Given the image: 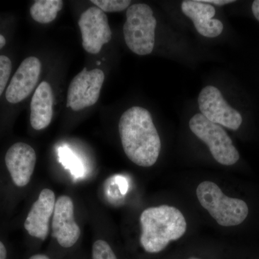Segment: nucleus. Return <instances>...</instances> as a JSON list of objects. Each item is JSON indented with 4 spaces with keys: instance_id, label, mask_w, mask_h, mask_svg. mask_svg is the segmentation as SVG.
Segmentation results:
<instances>
[{
    "instance_id": "1",
    "label": "nucleus",
    "mask_w": 259,
    "mask_h": 259,
    "mask_svg": "<svg viewBox=\"0 0 259 259\" xmlns=\"http://www.w3.org/2000/svg\"><path fill=\"white\" fill-rule=\"evenodd\" d=\"M119 134L126 156L135 164L152 166L161 151L159 135L151 113L141 107L126 110L119 121Z\"/></svg>"
},
{
    "instance_id": "2",
    "label": "nucleus",
    "mask_w": 259,
    "mask_h": 259,
    "mask_svg": "<svg viewBox=\"0 0 259 259\" xmlns=\"http://www.w3.org/2000/svg\"><path fill=\"white\" fill-rule=\"evenodd\" d=\"M140 243L150 253L162 251L170 242L182 238L187 231V222L182 212L166 204L144 209L140 216Z\"/></svg>"
},
{
    "instance_id": "3",
    "label": "nucleus",
    "mask_w": 259,
    "mask_h": 259,
    "mask_svg": "<svg viewBox=\"0 0 259 259\" xmlns=\"http://www.w3.org/2000/svg\"><path fill=\"white\" fill-rule=\"evenodd\" d=\"M196 194L202 207L220 226H238L248 217V207L244 201L228 197L214 182H201Z\"/></svg>"
},
{
    "instance_id": "4",
    "label": "nucleus",
    "mask_w": 259,
    "mask_h": 259,
    "mask_svg": "<svg viewBox=\"0 0 259 259\" xmlns=\"http://www.w3.org/2000/svg\"><path fill=\"white\" fill-rule=\"evenodd\" d=\"M157 21L149 5L137 3L126 12L124 39L130 50L139 56L151 54L154 49Z\"/></svg>"
},
{
    "instance_id": "5",
    "label": "nucleus",
    "mask_w": 259,
    "mask_h": 259,
    "mask_svg": "<svg viewBox=\"0 0 259 259\" xmlns=\"http://www.w3.org/2000/svg\"><path fill=\"white\" fill-rule=\"evenodd\" d=\"M191 131L208 146L215 161L225 166H231L238 161L240 154L233 141L221 125L213 123L201 113L194 115L190 120Z\"/></svg>"
},
{
    "instance_id": "6",
    "label": "nucleus",
    "mask_w": 259,
    "mask_h": 259,
    "mask_svg": "<svg viewBox=\"0 0 259 259\" xmlns=\"http://www.w3.org/2000/svg\"><path fill=\"white\" fill-rule=\"evenodd\" d=\"M105 74L101 69L88 71L86 67L70 83L67 94V107L79 111L93 106L98 101Z\"/></svg>"
},
{
    "instance_id": "7",
    "label": "nucleus",
    "mask_w": 259,
    "mask_h": 259,
    "mask_svg": "<svg viewBox=\"0 0 259 259\" xmlns=\"http://www.w3.org/2000/svg\"><path fill=\"white\" fill-rule=\"evenodd\" d=\"M198 105L201 114L213 123L233 131H236L241 125L243 118L241 114L228 105L215 87L209 85L202 89L199 95Z\"/></svg>"
},
{
    "instance_id": "8",
    "label": "nucleus",
    "mask_w": 259,
    "mask_h": 259,
    "mask_svg": "<svg viewBox=\"0 0 259 259\" xmlns=\"http://www.w3.org/2000/svg\"><path fill=\"white\" fill-rule=\"evenodd\" d=\"M82 46L87 52L97 54L105 44L110 41L112 31L105 13L97 7L83 12L79 20Z\"/></svg>"
},
{
    "instance_id": "9",
    "label": "nucleus",
    "mask_w": 259,
    "mask_h": 259,
    "mask_svg": "<svg viewBox=\"0 0 259 259\" xmlns=\"http://www.w3.org/2000/svg\"><path fill=\"white\" fill-rule=\"evenodd\" d=\"M53 237L64 248L74 246L81 236V229L74 218V204L67 195L56 199L52 217Z\"/></svg>"
},
{
    "instance_id": "10",
    "label": "nucleus",
    "mask_w": 259,
    "mask_h": 259,
    "mask_svg": "<svg viewBox=\"0 0 259 259\" xmlns=\"http://www.w3.org/2000/svg\"><path fill=\"white\" fill-rule=\"evenodd\" d=\"M56 201L55 193L50 189H44L39 194L24 223V228L30 236L42 241L47 239Z\"/></svg>"
},
{
    "instance_id": "11",
    "label": "nucleus",
    "mask_w": 259,
    "mask_h": 259,
    "mask_svg": "<svg viewBox=\"0 0 259 259\" xmlns=\"http://www.w3.org/2000/svg\"><path fill=\"white\" fill-rule=\"evenodd\" d=\"M36 160L35 150L25 143H16L8 149L5 155V164L15 185L24 187L28 185Z\"/></svg>"
},
{
    "instance_id": "12",
    "label": "nucleus",
    "mask_w": 259,
    "mask_h": 259,
    "mask_svg": "<svg viewBox=\"0 0 259 259\" xmlns=\"http://www.w3.org/2000/svg\"><path fill=\"white\" fill-rule=\"evenodd\" d=\"M40 71L41 63L37 58L30 56L23 61L7 89V100L17 104L26 99L38 82Z\"/></svg>"
},
{
    "instance_id": "13",
    "label": "nucleus",
    "mask_w": 259,
    "mask_h": 259,
    "mask_svg": "<svg viewBox=\"0 0 259 259\" xmlns=\"http://www.w3.org/2000/svg\"><path fill=\"white\" fill-rule=\"evenodd\" d=\"M182 10L193 22L196 30L202 36L215 37L223 32V24L214 19L216 11L212 5L202 1L186 0L182 3Z\"/></svg>"
},
{
    "instance_id": "14",
    "label": "nucleus",
    "mask_w": 259,
    "mask_h": 259,
    "mask_svg": "<svg viewBox=\"0 0 259 259\" xmlns=\"http://www.w3.org/2000/svg\"><path fill=\"white\" fill-rule=\"evenodd\" d=\"M53 92L47 81L39 84L30 103V124L32 128L40 131L50 125L53 117Z\"/></svg>"
},
{
    "instance_id": "15",
    "label": "nucleus",
    "mask_w": 259,
    "mask_h": 259,
    "mask_svg": "<svg viewBox=\"0 0 259 259\" xmlns=\"http://www.w3.org/2000/svg\"><path fill=\"white\" fill-rule=\"evenodd\" d=\"M63 5L61 0H37L30 8V15L37 23H50L55 20Z\"/></svg>"
},
{
    "instance_id": "16",
    "label": "nucleus",
    "mask_w": 259,
    "mask_h": 259,
    "mask_svg": "<svg viewBox=\"0 0 259 259\" xmlns=\"http://www.w3.org/2000/svg\"><path fill=\"white\" fill-rule=\"evenodd\" d=\"M92 3L96 5L105 13H117L123 11L131 4L130 0H92Z\"/></svg>"
},
{
    "instance_id": "17",
    "label": "nucleus",
    "mask_w": 259,
    "mask_h": 259,
    "mask_svg": "<svg viewBox=\"0 0 259 259\" xmlns=\"http://www.w3.org/2000/svg\"><path fill=\"white\" fill-rule=\"evenodd\" d=\"M92 259H118L110 245L104 240H97L92 248Z\"/></svg>"
},
{
    "instance_id": "18",
    "label": "nucleus",
    "mask_w": 259,
    "mask_h": 259,
    "mask_svg": "<svg viewBox=\"0 0 259 259\" xmlns=\"http://www.w3.org/2000/svg\"><path fill=\"white\" fill-rule=\"evenodd\" d=\"M12 62L6 56L0 55V97L3 95L10 79Z\"/></svg>"
},
{
    "instance_id": "19",
    "label": "nucleus",
    "mask_w": 259,
    "mask_h": 259,
    "mask_svg": "<svg viewBox=\"0 0 259 259\" xmlns=\"http://www.w3.org/2000/svg\"><path fill=\"white\" fill-rule=\"evenodd\" d=\"M202 2L204 3H207V4L215 5H218V6H223V5L235 3V1H232V0H204V1Z\"/></svg>"
},
{
    "instance_id": "20",
    "label": "nucleus",
    "mask_w": 259,
    "mask_h": 259,
    "mask_svg": "<svg viewBox=\"0 0 259 259\" xmlns=\"http://www.w3.org/2000/svg\"><path fill=\"white\" fill-rule=\"evenodd\" d=\"M252 12L255 18L259 21V0H255L252 4Z\"/></svg>"
},
{
    "instance_id": "21",
    "label": "nucleus",
    "mask_w": 259,
    "mask_h": 259,
    "mask_svg": "<svg viewBox=\"0 0 259 259\" xmlns=\"http://www.w3.org/2000/svg\"><path fill=\"white\" fill-rule=\"evenodd\" d=\"M8 258V250L4 243L0 241V259H7Z\"/></svg>"
},
{
    "instance_id": "22",
    "label": "nucleus",
    "mask_w": 259,
    "mask_h": 259,
    "mask_svg": "<svg viewBox=\"0 0 259 259\" xmlns=\"http://www.w3.org/2000/svg\"><path fill=\"white\" fill-rule=\"evenodd\" d=\"M28 259H51L49 255L42 254V253H36L31 255Z\"/></svg>"
},
{
    "instance_id": "23",
    "label": "nucleus",
    "mask_w": 259,
    "mask_h": 259,
    "mask_svg": "<svg viewBox=\"0 0 259 259\" xmlns=\"http://www.w3.org/2000/svg\"><path fill=\"white\" fill-rule=\"evenodd\" d=\"M6 44V39L3 35L0 34V49H3Z\"/></svg>"
},
{
    "instance_id": "24",
    "label": "nucleus",
    "mask_w": 259,
    "mask_h": 259,
    "mask_svg": "<svg viewBox=\"0 0 259 259\" xmlns=\"http://www.w3.org/2000/svg\"><path fill=\"white\" fill-rule=\"evenodd\" d=\"M190 259H199V258H190Z\"/></svg>"
}]
</instances>
